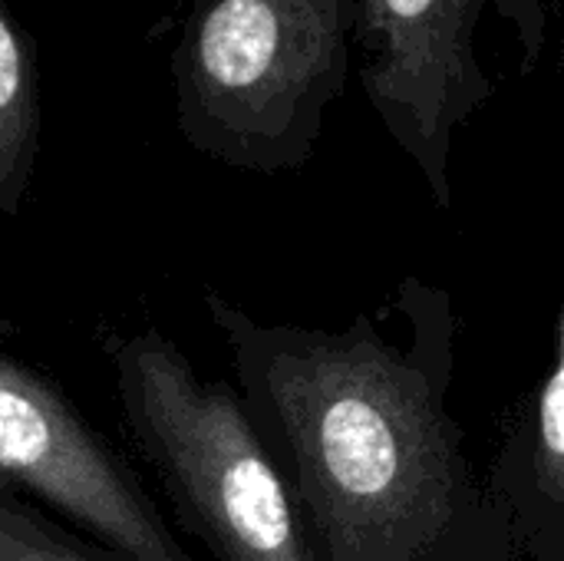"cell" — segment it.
I'll return each mask as SVG.
<instances>
[{
  "instance_id": "6da1fadb",
  "label": "cell",
  "mask_w": 564,
  "mask_h": 561,
  "mask_svg": "<svg viewBox=\"0 0 564 561\" xmlns=\"http://www.w3.org/2000/svg\"><path fill=\"white\" fill-rule=\"evenodd\" d=\"M208 304L288 446L330 561H423L466 479L433 377L367 331H261Z\"/></svg>"
},
{
  "instance_id": "7a4b0ae2",
  "label": "cell",
  "mask_w": 564,
  "mask_h": 561,
  "mask_svg": "<svg viewBox=\"0 0 564 561\" xmlns=\"http://www.w3.org/2000/svg\"><path fill=\"white\" fill-rule=\"evenodd\" d=\"M116 374L132 436L218 559L314 561L281 473L221 384L198 380L159 331L122 341Z\"/></svg>"
},
{
  "instance_id": "3957f363",
  "label": "cell",
  "mask_w": 564,
  "mask_h": 561,
  "mask_svg": "<svg viewBox=\"0 0 564 561\" xmlns=\"http://www.w3.org/2000/svg\"><path fill=\"white\" fill-rule=\"evenodd\" d=\"M0 493L30 496L129 561H182L142 489L43 377L0 354Z\"/></svg>"
},
{
  "instance_id": "277c9868",
  "label": "cell",
  "mask_w": 564,
  "mask_h": 561,
  "mask_svg": "<svg viewBox=\"0 0 564 561\" xmlns=\"http://www.w3.org/2000/svg\"><path fill=\"white\" fill-rule=\"evenodd\" d=\"M278 46L281 23L268 0H221L202 30V69L225 93H254L274 76Z\"/></svg>"
},
{
  "instance_id": "5b68a950",
  "label": "cell",
  "mask_w": 564,
  "mask_h": 561,
  "mask_svg": "<svg viewBox=\"0 0 564 561\" xmlns=\"http://www.w3.org/2000/svg\"><path fill=\"white\" fill-rule=\"evenodd\" d=\"M539 479L552 503L564 493V360L555 350L552 370L539 393Z\"/></svg>"
},
{
  "instance_id": "8992f818",
  "label": "cell",
  "mask_w": 564,
  "mask_h": 561,
  "mask_svg": "<svg viewBox=\"0 0 564 561\" xmlns=\"http://www.w3.org/2000/svg\"><path fill=\"white\" fill-rule=\"evenodd\" d=\"M0 561H93L53 539L30 516L0 506Z\"/></svg>"
},
{
  "instance_id": "52a82bcc",
  "label": "cell",
  "mask_w": 564,
  "mask_h": 561,
  "mask_svg": "<svg viewBox=\"0 0 564 561\" xmlns=\"http://www.w3.org/2000/svg\"><path fill=\"white\" fill-rule=\"evenodd\" d=\"M387 7L400 20H416V17H423L433 7V0H387Z\"/></svg>"
}]
</instances>
